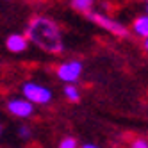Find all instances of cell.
I'll use <instances>...</instances> for the list:
<instances>
[{"mask_svg":"<svg viewBox=\"0 0 148 148\" xmlns=\"http://www.w3.org/2000/svg\"><path fill=\"white\" fill-rule=\"evenodd\" d=\"M86 18L89 20V22H93L95 25H98L100 29L107 30L109 34L116 36V38H129L130 30L127 29L123 23H120L118 20L111 18L109 14H103V13H97V11H91L86 14Z\"/></svg>","mask_w":148,"mask_h":148,"instance_id":"obj_2","label":"cell"},{"mask_svg":"<svg viewBox=\"0 0 148 148\" xmlns=\"http://www.w3.org/2000/svg\"><path fill=\"white\" fill-rule=\"evenodd\" d=\"M7 111L16 118H30L34 114V105L27 102L23 97H16L7 100Z\"/></svg>","mask_w":148,"mask_h":148,"instance_id":"obj_5","label":"cell"},{"mask_svg":"<svg viewBox=\"0 0 148 148\" xmlns=\"http://www.w3.org/2000/svg\"><path fill=\"white\" fill-rule=\"evenodd\" d=\"M22 95L32 105H48L52 102V98H54L52 89L43 86V84H38V82H25L22 86Z\"/></svg>","mask_w":148,"mask_h":148,"instance_id":"obj_3","label":"cell"},{"mask_svg":"<svg viewBox=\"0 0 148 148\" xmlns=\"http://www.w3.org/2000/svg\"><path fill=\"white\" fill-rule=\"evenodd\" d=\"M145 2H146V4H148V0H145Z\"/></svg>","mask_w":148,"mask_h":148,"instance_id":"obj_17","label":"cell"},{"mask_svg":"<svg viewBox=\"0 0 148 148\" xmlns=\"http://www.w3.org/2000/svg\"><path fill=\"white\" fill-rule=\"evenodd\" d=\"M146 16H148V4H146Z\"/></svg>","mask_w":148,"mask_h":148,"instance_id":"obj_15","label":"cell"},{"mask_svg":"<svg viewBox=\"0 0 148 148\" xmlns=\"http://www.w3.org/2000/svg\"><path fill=\"white\" fill-rule=\"evenodd\" d=\"M57 148H79V143L75 137H71V136H66V137H62V139L59 141Z\"/></svg>","mask_w":148,"mask_h":148,"instance_id":"obj_10","label":"cell"},{"mask_svg":"<svg viewBox=\"0 0 148 148\" xmlns=\"http://www.w3.org/2000/svg\"><path fill=\"white\" fill-rule=\"evenodd\" d=\"M82 70H84V66H82V62L79 59H68V61H64V62H61V64L56 66V75H57V79L61 82H64L66 86L68 84H73V86H75V82L82 75Z\"/></svg>","mask_w":148,"mask_h":148,"instance_id":"obj_4","label":"cell"},{"mask_svg":"<svg viewBox=\"0 0 148 148\" xmlns=\"http://www.w3.org/2000/svg\"><path fill=\"white\" fill-rule=\"evenodd\" d=\"M70 5H71V9H75L77 13L88 14V13L93 11L95 0H70Z\"/></svg>","mask_w":148,"mask_h":148,"instance_id":"obj_8","label":"cell"},{"mask_svg":"<svg viewBox=\"0 0 148 148\" xmlns=\"http://www.w3.org/2000/svg\"><path fill=\"white\" fill-rule=\"evenodd\" d=\"M5 48L11 54H22L29 48V41L23 34H9L5 39Z\"/></svg>","mask_w":148,"mask_h":148,"instance_id":"obj_6","label":"cell"},{"mask_svg":"<svg viewBox=\"0 0 148 148\" xmlns=\"http://www.w3.org/2000/svg\"><path fill=\"white\" fill-rule=\"evenodd\" d=\"M129 148H148V139L146 137H136Z\"/></svg>","mask_w":148,"mask_h":148,"instance_id":"obj_11","label":"cell"},{"mask_svg":"<svg viewBox=\"0 0 148 148\" xmlns=\"http://www.w3.org/2000/svg\"><path fill=\"white\" fill-rule=\"evenodd\" d=\"M80 148H98L97 145H93V143H86V145H82Z\"/></svg>","mask_w":148,"mask_h":148,"instance_id":"obj_13","label":"cell"},{"mask_svg":"<svg viewBox=\"0 0 148 148\" xmlns=\"http://www.w3.org/2000/svg\"><path fill=\"white\" fill-rule=\"evenodd\" d=\"M18 136L22 137V139H30V137H32V130H30L27 125H22L18 129Z\"/></svg>","mask_w":148,"mask_h":148,"instance_id":"obj_12","label":"cell"},{"mask_svg":"<svg viewBox=\"0 0 148 148\" xmlns=\"http://www.w3.org/2000/svg\"><path fill=\"white\" fill-rule=\"evenodd\" d=\"M132 32L141 38V39H146L148 38V16L146 14H139L134 18L132 22Z\"/></svg>","mask_w":148,"mask_h":148,"instance_id":"obj_7","label":"cell"},{"mask_svg":"<svg viewBox=\"0 0 148 148\" xmlns=\"http://www.w3.org/2000/svg\"><path fill=\"white\" fill-rule=\"evenodd\" d=\"M62 93H64V98L77 103L80 100V91L77 86H73V84H68V86H64V89H62Z\"/></svg>","mask_w":148,"mask_h":148,"instance_id":"obj_9","label":"cell"},{"mask_svg":"<svg viewBox=\"0 0 148 148\" xmlns=\"http://www.w3.org/2000/svg\"><path fill=\"white\" fill-rule=\"evenodd\" d=\"M0 134H2V125H0Z\"/></svg>","mask_w":148,"mask_h":148,"instance_id":"obj_16","label":"cell"},{"mask_svg":"<svg viewBox=\"0 0 148 148\" xmlns=\"http://www.w3.org/2000/svg\"><path fill=\"white\" fill-rule=\"evenodd\" d=\"M143 48L148 52V38H146V39H143Z\"/></svg>","mask_w":148,"mask_h":148,"instance_id":"obj_14","label":"cell"},{"mask_svg":"<svg viewBox=\"0 0 148 148\" xmlns=\"http://www.w3.org/2000/svg\"><path fill=\"white\" fill-rule=\"evenodd\" d=\"M29 43L36 45L39 50L50 56H57L64 50V39H62L61 27L52 18L45 14H36L29 20L25 27V34Z\"/></svg>","mask_w":148,"mask_h":148,"instance_id":"obj_1","label":"cell"}]
</instances>
